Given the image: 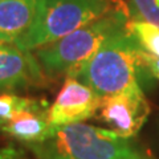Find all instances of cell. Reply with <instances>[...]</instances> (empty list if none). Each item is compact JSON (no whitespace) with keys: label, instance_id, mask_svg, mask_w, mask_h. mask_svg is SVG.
<instances>
[{"label":"cell","instance_id":"1","mask_svg":"<svg viewBox=\"0 0 159 159\" xmlns=\"http://www.w3.org/2000/svg\"><path fill=\"white\" fill-rule=\"evenodd\" d=\"M142 68H145L142 49L125 28L107 39L73 77L90 86L98 96L106 97L142 90L139 85Z\"/></svg>","mask_w":159,"mask_h":159},{"label":"cell","instance_id":"2","mask_svg":"<svg viewBox=\"0 0 159 159\" xmlns=\"http://www.w3.org/2000/svg\"><path fill=\"white\" fill-rule=\"evenodd\" d=\"M36 159H141L142 155L127 139L110 129L86 123L54 126L51 137L27 145Z\"/></svg>","mask_w":159,"mask_h":159},{"label":"cell","instance_id":"3","mask_svg":"<svg viewBox=\"0 0 159 159\" xmlns=\"http://www.w3.org/2000/svg\"><path fill=\"white\" fill-rule=\"evenodd\" d=\"M130 20V12L123 2L121 6L88 25L36 51V57L44 72L74 76L85 62L113 34L123 31Z\"/></svg>","mask_w":159,"mask_h":159},{"label":"cell","instance_id":"4","mask_svg":"<svg viewBox=\"0 0 159 159\" xmlns=\"http://www.w3.org/2000/svg\"><path fill=\"white\" fill-rule=\"evenodd\" d=\"M122 3L118 0H40L34 23L16 45L25 51H37L111 12Z\"/></svg>","mask_w":159,"mask_h":159},{"label":"cell","instance_id":"5","mask_svg":"<svg viewBox=\"0 0 159 159\" xmlns=\"http://www.w3.org/2000/svg\"><path fill=\"white\" fill-rule=\"evenodd\" d=\"M99 117L119 137H135L147 121L150 105L142 90L119 93L101 98Z\"/></svg>","mask_w":159,"mask_h":159},{"label":"cell","instance_id":"6","mask_svg":"<svg viewBox=\"0 0 159 159\" xmlns=\"http://www.w3.org/2000/svg\"><path fill=\"white\" fill-rule=\"evenodd\" d=\"M101 96L76 77H65L57 98L48 110V118L53 126L80 123L96 116L101 103Z\"/></svg>","mask_w":159,"mask_h":159},{"label":"cell","instance_id":"7","mask_svg":"<svg viewBox=\"0 0 159 159\" xmlns=\"http://www.w3.org/2000/svg\"><path fill=\"white\" fill-rule=\"evenodd\" d=\"M43 66L31 51L0 43V90L28 88L43 82Z\"/></svg>","mask_w":159,"mask_h":159},{"label":"cell","instance_id":"8","mask_svg":"<svg viewBox=\"0 0 159 159\" xmlns=\"http://www.w3.org/2000/svg\"><path fill=\"white\" fill-rule=\"evenodd\" d=\"M40 0L0 2V43L16 44L34 23Z\"/></svg>","mask_w":159,"mask_h":159},{"label":"cell","instance_id":"9","mask_svg":"<svg viewBox=\"0 0 159 159\" xmlns=\"http://www.w3.org/2000/svg\"><path fill=\"white\" fill-rule=\"evenodd\" d=\"M54 126L51 125L48 118V110L39 106L17 114L7 122L0 123V131L11 135L25 145L40 143L51 137Z\"/></svg>","mask_w":159,"mask_h":159},{"label":"cell","instance_id":"10","mask_svg":"<svg viewBox=\"0 0 159 159\" xmlns=\"http://www.w3.org/2000/svg\"><path fill=\"white\" fill-rule=\"evenodd\" d=\"M126 29L143 52L159 57V27L145 20L130 19Z\"/></svg>","mask_w":159,"mask_h":159},{"label":"cell","instance_id":"11","mask_svg":"<svg viewBox=\"0 0 159 159\" xmlns=\"http://www.w3.org/2000/svg\"><path fill=\"white\" fill-rule=\"evenodd\" d=\"M41 102L37 99L17 96L12 92H0V123L7 122L17 114L36 107Z\"/></svg>","mask_w":159,"mask_h":159},{"label":"cell","instance_id":"12","mask_svg":"<svg viewBox=\"0 0 159 159\" xmlns=\"http://www.w3.org/2000/svg\"><path fill=\"white\" fill-rule=\"evenodd\" d=\"M130 19L145 20L159 27V6L157 0H125Z\"/></svg>","mask_w":159,"mask_h":159},{"label":"cell","instance_id":"13","mask_svg":"<svg viewBox=\"0 0 159 159\" xmlns=\"http://www.w3.org/2000/svg\"><path fill=\"white\" fill-rule=\"evenodd\" d=\"M142 61H143L145 68L148 70V73L152 77L159 80V57L150 56V54H147L142 51Z\"/></svg>","mask_w":159,"mask_h":159},{"label":"cell","instance_id":"14","mask_svg":"<svg viewBox=\"0 0 159 159\" xmlns=\"http://www.w3.org/2000/svg\"><path fill=\"white\" fill-rule=\"evenodd\" d=\"M0 159H25L24 152L13 145L0 147Z\"/></svg>","mask_w":159,"mask_h":159},{"label":"cell","instance_id":"15","mask_svg":"<svg viewBox=\"0 0 159 159\" xmlns=\"http://www.w3.org/2000/svg\"><path fill=\"white\" fill-rule=\"evenodd\" d=\"M141 159H148V158H146V157H143V158H141Z\"/></svg>","mask_w":159,"mask_h":159},{"label":"cell","instance_id":"16","mask_svg":"<svg viewBox=\"0 0 159 159\" xmlns=\"http://www.w3.org/2000/svg\"><path fill=\"white\" fill-rule=\"evenodd\" d=\"M157 4H158V6H159V0H157Z\"/></svg>","mask_w":159,"mask_h":159},{"label":"cell","instance_id":"17","mask_svg":"<svg viewBox=\"0 0 159 159\" xmlns=\"http://www.w3.org/2000/svg\"><path fill=\"white\" fill-rule=\"evenodd\" d=\"M0 2H2V0H0Z\"/></svg>","mask_w":159,"mask_h":159}]
</instances>
